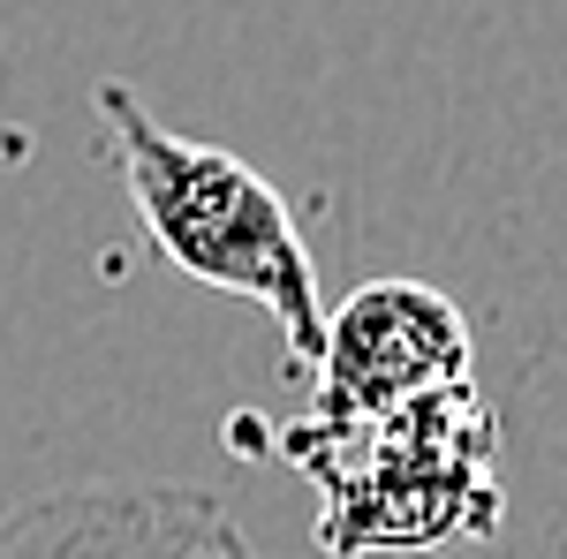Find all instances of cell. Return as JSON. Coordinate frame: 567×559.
<instances>
[{"instance_id":"1","label":"cell","mask_w":567,"mask_h":559,"mask_svg":"<svg viewBox=\"0 0 567 559\" xmlns=\"http://www.w3.org/2000/svg\"><path fill=\"white\" fill-rule=\"evenodd\" d=\"M99 122L114 136L122 182H130L136 219L159 242V258L197 288L258 302L288 333L296 363H310L326 333V302H318V265H310L288 197L250 159L152 122V106L130 84H99Z\"/></svg>"},{"instance_id":"2","label":"cell","mask_w":567,"mask_h":559,"mask_svg":"<svg viewBox=\"0 0 567 559\" xmlns=\"http://www.w3.org/2000/svg\"><path fill=\"white\" fill-rule=\"evenodd\" d=\"M288 462L326 491V552H416L492 529V408L477 386L424 393L379 416H310Z\"/></svg>"},{"instance_id":"3","label":"cell","mask_w":567,"mask_h":559,"mask_svg":"<svg viewBox=\"0 0 567 559\" xmlns=\"http://www.w3.org/2000/svg\"><path fill=\"white\" fill-rule=\"evenodd\" d=\"M0 559H265L197 484L91 476L0 515Z\"/></svg>"},{"instance_id":"4","label":"cell","mask_w":567,"mask_h":559,"mask_svg":"<svg viewBox=\"0 0 567 559\" xmlns=\"http://www.w3.org/2000/svg\"><path fill=\"white\" fill-rule=\"evenodd\" d=\"M470 318L424 280H371L341 310H326L318 333V416H379L424 393L470 386Z\"/></svg>"}]
</instances>
